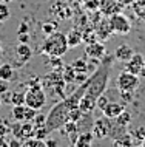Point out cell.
Segmentation results:
<instances>
[{"label":"cell","instance_id":"cell-31","mask_svg":"<svg viewBox=\"0 0 145 147\" xmlns=\"http://www.w3.org/2000/svg\"><path fill=\"white\" fill-rule=\"evenodd\" d=\"M29 31V25L26 22H22L19 25V30H17V34H22V33H28Z\"/></svg>","mask_w":145,"mask_h":147},{"label":"cell","instance_id":"cell-21","mask_svg":"<svg viewBox=\"0 0 145 147\" xmlns=\"http://www.w3.org/2000/svg\"><path fill=\"white\" fill-rule=\"evenodd\" d=\"M131 119H133L131 113H130V112H127V110H124V112L120 113L116 119H113V121H116L117 124L122 125V127H128V125H130V122H131Z\"/></svg>","mask_w":145,"mask_h":147},{"label":"cell","instance_id":"cell-39","mask_svg":"<svg viewBox=\"0 0 145 147\" xmlns=\"http://www.w3.org/2000/svg\"><path fill=\"white\" fill-rule=\"evenodd\" d=\"M0 105H2V96H0Z\"/></svg>","mask_w":145,"mask_h":147},{"label":"cell","instance_id":"cell-32","mask_svg":"<svg viewBox=\"0 0 145 147\" xmlns=\"http://www.w3.org/2000/svg\"><path fill=\"white\" fill-rule=\"evenodd\" d=\"M0 96H2V102H5V104H11V93H9V91H5V93H2Z\"/></svg>","mask_w":145,"mask_h":147},{"label":"cell","instance_id":"cell-29","mask_svg":"<svg viewBox=\"0 0 145 147\" xmlns=\"http://www.w3.org/2000/svg\"><path fill=\"white\" fill-rule=\"evenodd\" d=\"M108 102H110V99H108L107 96H105L104 93H102L100 96L97 98V101H96V107H97V109H99V110H102V109H104L105 105L108 104Z\"/></svg>","mask_w":145,"mask_h":147},{"label":"cell","instance_id":"cell-17","mask_svg":"<svg viewBox=\"0 0 145 147\" xmlns=\"http://www.w3.org/2000/svg\"><path fill=\"white\" fill-rule=\"evenodd\" d=\"M25 112H26V105H13V110H11V118L14 121L23 122L25 121Z\"/></svg>","mask_w":145,"mask_h":147},{"label":"cell","instance_id":"cell-23","mask_svg":"<svg viewBox=\"0 0 145 147\" xmlns=\"http://www.w3.org/2000/svg\"><path fill=\"white\" fill-rule=\"evenodd\" d=\"M22 147H46L43 140H39L36 136H31L22 142Z\"/></svg>","mask_w":145,"mask_h":147},{"label":"cell","instance_id":"cell-38","mask_svg":"<svg viewBox=\"0 0 145 147\" xmlns=\"http://www.w3.org/2000/svg\"><path fill=\"white\" fill-rule=\"evenodd\" d=\"M2 54H3V51H2V47H0V59H2Z\"/></svg>","mask_w":145,"mask_h":147},{"label":"cell","instance_id":"cell-36","mask_svg":"<svg viewBox=\"0 0 145 147\" xmlns=\"http://www.w3.org/2000/svg\"><path fill=\"white\" fill-rule=\"evenodd\" d=\"M117 2H119L122 6H128V5H133V3H134V0H117Z\"/></svg>","mask_w":145,"mask_h":147},{"label":"cell","instance_id":"cell-8","mask_svg":"<svg viewBox=\"0 0 145 147\" xmlns=\"http://www.w3.org/2000/svg\"><path fill=\"white\" fill-rule=\"evenodd\" d=\"M145 68V59L142 54L136 53L133 54V57L130 59L128 62H125V70L130 71V73H134V74H139L142 73V70Z\"/></svg>","mask_w":145,"mask_h":147},{"label":"cell","instance_id":"cell-37","mask_svg":"<svg viewBox=\"0 0 145 147\" xmlns=\"http://www.w3.org/2000/svg\"><path fill=\"white\" fill-rule=\"evenodd\" d=\"M133 5H138V6H145V0H134Z\"/></svg>","mask_w":145,"mask_h":147},{"label":"cell","instance_id":"cell-12","mask_svg":"<svg viewBox=\"0 0 145 147\" xmlns=\"http://www.w3.org/2000/svg\"><path fill=\"white\" fill-rule=\"evenodd\" d=\"M93 141H94L93 132H82L77 135V140L74 142V146L76 147H90L93 144Z\"/></svg>","mask_w":145,"mask_h":147},{"label":"cell","instance_id":"cell-5","mask_svg":"<svg viewBox=\"0 0 145 147\" xmlns=\"http://www.w3.org/2000/svg\"><path fill=\"white\" fill-rule=\"evenodd\" d=\"M33 57V50L28 43H22L19 42V45L14 48V61H15V65L17 67H22L25 65L29 59Z\"/></svg>","mask_w":145,"mask_h":147},{"label":"cell","instance_id":"cell-24","mask_svg":"<svg viewBox=\"0 0 145 147\" xmlns=\"http://www.w3.org/2000/svg\"><path fill=\"white\" fill-rule=\"evenodd\" d=\"M34 136L39 138V140H46L49 136V130L46 129V125H42V127H34Z\"/></svg>","mask_w":145,"mask_h":147},{"label":"cell","instance_id":"cell-15","mask_svg":"<svg viewBox=\"0 0 145 147\" xmlns=\"http://www.w3.org/2000/svg\"><path fill=\"white\" fill-rule=\"evenodd\" d=\"M14 78V65L13 63H2L0 65V79L9 82Z\"/></svg>","mask_w":145,"mask_h":147},{"label":"cell","instance_id":"cell-1","mask_svg":"<svg viewBox=\"0 0 145 147\" xmlns=\"http://www.w3.org/2000/svg\"><path fill=\"white\" fill-rule=\"evenodd\" d=\"M68 42H66V36L60 31H54L46 36L43 45H42V50L43 53H46L48 56H59L62 57L63 54L68 51Z\"/></svg>","mask_w":145,"mask_h":147},{"label":"cell","instance_id":"cell-7","mask_svg":"<svg viewBox=\"0 0 145 147\" xmlns=\"http://www.w3.org/2000/svg\"><path fill=\"white\" fill-rule=\"evenodd\" d=\"M120 9H122V5L117 0H99V11L104 17L120 13Z\"/></svg>","mask_w":145,"mask_h":147},{"label":"cell","instance_id":"cell-11","mask_svg":"<svg viewBox=\"0 0 145 147\" xmlns=\"http://www.w3.org/2000/svg\"><path fill=\"white\" fill-rule=\"evenodd\" d=\"M133 54H134L133 48L130 45H125V43L124 45H119L114 51V57H116V61H119V62H128L133 57Z\"/></svg>","mask_w":145,"mask_h":147},{"label":"cell","instance_id":"cell-4","mask_svg":"<svg viewBox=\"0 0 145 147\" xmlns=\"http://www.w3.org/2000/svg\"><path fill=\"white\" fill-rule=\"evenodd\" d=\"M110 28L113 33L116 34H128L131 31V22L128 20V17L122 13H116L108 17Z\"/></svg>","mask_w":145,"mask_h":147},{"label":"cell","instance_id":"cell-14","mask_svg":"<svg viewBox=\"0 0 145 147\" xmlns=\"http://www.w3.org/2000/svg\"><path fill=\"white\" fill-rule=\"evenodd\" d=\"M111 28H110V23L108 20H102L100 23H97L96 26V34H97V39H102V40H107V39L111 36Z\"/></svg>","mask_w":145,"mask_h":147},{"label":"cell","instance_id":"cell-3","mask_svg":"<svg viewBox=\"0 0 145 147\" xmlns=\"http://www.w3.org/2000/svg\"><path fill=\"white\" fill-rule=\"evenodd\" d=\"M139 76L134 73L124 70L119 73V76L116 79V85L119 91H136V88L139 87Z\"/></svg>","mask_w":145,"mask_h":147},{"label":"cell","instance_id":"cell-30","mask_svg":"<svg viewBox=\"0 0 145 147\" xmlns=\"http://www.w3.org/2000/svg\"><path fill=\"white\" fill-rule=\"evenodd\" d=\"M120 96L124 98L125 102H131L133 96H134V91H120Z\"/></svg>","mask_w":145,"mask_h":147},{"label":"cell","instance_id":"cell-40","mask_svg":"<svg viewBox=\"0 0 145 147\" xmlns=\"http://www.w3.org/2000/svg\"><path fill=\"white\" fill-rule=\"evenodd\" d=\"M142 146H145V140H144V142H142Z\"/></svg>","mask_w":145,"mask_h":147},{"label":"cell","instance_id":"cell-19","mask_svg":"<svg viewBox=\"0 0 145 147\" xmlns=\"http://www.w3.org/2000/svg\"><path fill=\"white\" fill-rule=\"evenodd\" d=\"M73 68L76 70V73H88V61L87 57H80L76 59V62L73 63Z\"/></svg>","mask_w":145,"mask_h":147},{"label":"cell","instance_id":"cell-35","mask_svg":"<svg viewBox=\"0 0 145 147\" xmlns=\"http://www.w3.org/2000/svg\"><path fill=\"white\" fill-rule=\"evenodd\" d=\"M57 144H59V141H56V140H48V138L45 140V146L46 147H54V146H57Z\"/></svg>","mask_w":145,"mask_h":147},{"label":"cell","instance_id":"cell-13","mask_svg":"<svg viewBox=\"0 0 145 147\" xmlns=\"http://www.w3.org/2000/svg\"><path fill=\"white\" fill-rule=\"evenodd\" d=\"M66 42H68L69 48H74V47H79L82 43V31H79L77 28L69 30V33L66 34Z\"/></svg>","mask_w":145,"mask_h":147},{"label":"cell","instance_id":"cell-18","mask_svg":"<svg viewBox=\"0 0 145 147\" xmlns=\"http://www.w3.org/2000/svg\"><path fill=\"white\" fill-rule=\"evenodd\" d=\"M76 70L73 68V65H63V71H62V78H63V81L66 84H69V82H74L76 81Z\"/></svg>","mask_w":145,"mask_h":147},{"label":"cell","instance_id":"cell-10","mask_svg":"<svg viewBox=\"0 0 145 147\" xmlns=\"http://www.w3.org/2000/svg\"><path fill=\"white\" fill-rule=\"evenodd\" d=\"M125 110L124 104H120V102H111L110 101L107 105L102 109V113H104V116H107L108 119H116L119 116L120 113H122Z\"/></svg>","mask_w":145,"mask_h":147},{"label":"cell","instance_id":"cell-6","mask_svg":"<svg viewBox=\"0 0 145 147\" xmlns=\"http://www.w3.org/2000/svg\"><path fill=\"white\" fill-rule=\"evenodd\" d=\"M110 121L111 119H108L107 116H102L99 119H96L94 124H93V135H94V138L97 140H104V138L108 136V132H110Z\"/></svg>","mask_w":145,"mask_h":147},{"label":"cell","instance_id":"cell-9","mask_svg":"<svg viewBox=\"0 0 145 147\" xmlns=\"http://www.w3.org/2000/svg\"><path fill=\"white\" fill-rule=\"evenodd\" d=\"M85 56L90 57V59H100L105 56V45L100 42H93V43H87L85 47Z\"/></svg>","mask_w":145,"mask_h":147},{"label":"cell","instance_id":"cell-25","mask_svg":"<svg viewBox=\"0 0 145 147\" xmlns=\"http://www.w3.org/2000/svg\"><path fill=\"white\" fill-rule=\"evenodd\" d=\"M45 122H46V115H42V113H37L33 119L34 127H42V125H45Z\"/></svg>","mask_w":145,"mask_h":147},{"label":"cell","instance_id":"cell-33","mask_svg":"<svg viewBox=\"0 0 145 147\" xmlns=\"http://www.w3.org/2000/svg\"><path fill=\"white\" fill-rule=\"evenodd\" d=\"M17 37H19V42H22V43H28V42H29V36H28V33L17 34Z\"/></svg>","mask_w":145,"mask_h":147},{"label":"cell","instance_id":"cell-41","mask_svg":"<svg viewBox=\"0 0 145 147\" xmlns=\"http://www.w3.org/2000/svg\"><path fill=\"white\" fill-rule=\"evenodd\" d=\"M0 3H3V0H0Z\"/></svg>","mask_w":145,"mask_h":147},{"label":"cell","instance_id":"cell-26","mask_svg":"<svg viewBox=\"0 0 145 147\" xmlns=\"http://www.w3.org/2000/svg\"><path fill=\"white\" fill-rule=\"evenodd\" d=\"M8 17H9V9H8V6L5 3H0V23L5 22Z\"/></svg>","mask_w":145,"mask_h":147},{"label":"cell","instance_id":"cell-16","mask_svg":"<svg viewBox=\"0 0 145 147\" xmlns=\"http://www.w3.org/2000/svg\"><path fill=\"white\" fill-rule=\"evenodd\" d=\"M130 135H131L133 142H134V144L142 146V142H144V140H145V127H142V125L134 127V129L130 132Z\"/></svg>","mask_w":145,"mask_h":147},{"label":"cell","instance_id":"cell-34","mask_svg":"<svg viewBox=\"0 0 145 147\" xmlns=\"http://www.w3.org/2000/svg\"><path fill=\"white\" fill-rule=\"evenodd\" d=\"M8 91V81H3V79H0V94Z\"/></svg>","mask_w":145,"mask_h":147},{"label":"cell","instance_id":"cell-22","mask_svg":"<svg viewBox=\"0 0 145 147\" xmlns=\"http://www.w3.org/2000/svg\"><path fill=\"white\" fill-rule=\"evenodd\" d=\"M134 142H133V138L130 133H124L120 135L119 138H116V140H113V146H133Z\"/></svg>","mask_w":145,"mask_h":147},{"label":"cell","instance_id":"cell-27","mask_svg":"<svg viewBox=\"0 0 145 147\" xmlns=\"http://www.w3.org/2000/svg\"><path fill=\"white\" fill-rule=\"evenodd\" d=\"M11 132V125H8L3 119H0V138H5Z\"/></svg>","mask_w":145,"mask_h":147},{"label":"cell","instance_id":"cell-20","mask_svg":"<svg viewBox=\"0 0 145 147\" xmlns=\"http://www.w3.org/2000/svg\"><path fill=\"white\" fill-rule=\"evenodd\" d=\"M11 104L13 105H23L25 104V91H20V90L11 91Z\"/></svg>","mask_w":145,"mask_h":147},{"label":"cell","instance_id":"cell-2","mask_svg":"<svg viewBox=\"0 0 145 147\" xmlns=\"http://www.w3.org/2000/svg\"><path fill=\"white\" fill-rule=\"evenodd\" d=\"M45 104H46V94L42 88V85L28 87V90L25 91V105L39 112L40 109H43Z\"/></svg>","mask_w":145,"mask_h":147},{"label":"cell","instance_id":"cell-28","mask_svg":"<svg viewBox=\"0 0 145 147\" xmlns=\"http://www.w3.org/2000/svg\"><path fill=\"white\" fill-rule=\"evenodd\" d=\"M42 30H43L45 34H51V33H54V31H57V23H56V22L45 23V25L42 26Z\"/></svg>","mask_w":145,"mask_h":147}]
</instances>
